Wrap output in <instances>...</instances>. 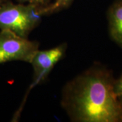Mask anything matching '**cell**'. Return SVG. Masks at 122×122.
Here are the masks:
<instances>
[{"label":"cell","mask_w":122,"mask_h":122,"mask_svg":"<svg viewBox=\"0 0 122 122\" xmlns=\"http://www.w3.org/2000/svg\"><path fill=\"white\" fill-rule=\"evenodd\" d=\"M110 71L94 67L66 86L62 105L74 122H122V104Z\"/></svg>","instance_id":"6da1fadb"},{"label":"cell","mask_w":122,"mask_h":122,"mask_svg":"<svg viewBox=\"0 0 122 122\" xmlns=\"http://www.w3.org/2000/svg\"><path fill=\"white\" fill-rule=\"evenodd\" d=\"M43 7L32 4L23 5L5 2L0 6V28L10 30L19 36L27 38L44 15Z\"/></svg>","instance_id":"7a4b0ae2"},{"label":"cell","mask_w":122,"mask_h":122,"mask_svg":"<svg viewBox=\"0 0 122 122\" xmlns=\"http://www.w3.org/2000/svg\"><path fill=\"white\" fill-rule=\"evenodd\" d=\"M39 50L36 42L30 41L7 30L0 32V64L11 61H22L30 63Z\"/></svg>","instance_id":"3957f363"},{"label":"cell","mask_w":122,"mask_h":122,"mask_svg":"<svg viewBox=\"0 0 122 122\" xmlns=\"http://www.w3.org/2000/svg\"><path fill=\"white\" fill-rule=\"evenodd\" d=\"M66 48L65 44H62L49 50H38L30 62L34 70L32 86L45 80L53 67L63 57Z\"/></svg>","instance_id":"277c9868"},{"label":"cell","mask_w":122,"mask_h":122,"mask_svg":"<svg viewBox=\"0 0 122 122\" xmlns=\"http://www.w3.org/2000/svg\"><path fill=\"white\" fill-rule=\"evenodd\" d=\"M111 37L122 48V0H115L108 12Z\"/></svg>","instance_id":"5b68a950"},{"label":"cell","mask_w":122,"mask_h":122,"mask_svg":"<svg viewBox=\"0 0 122 122\" xmlns=\"http://www.w3.org/2000/svg\"><path fill=\"white\" fill-rule=\"evenodd\" d=\"M72 0H56L55 2L43 7L44 15L49 14L67 7Z\"/></svg>","instance_id":"8992f818"},{"label":"cell","mask_w":122,"mask_h":122,"mask_svg":"<svg viewBox=\"0 0 122 122\" xmlns=\"http://www.w3.org/2000/svg\"><path fill=\"white\" fill-rule=\"evenodd\" d=\"M114 91L119 100H122V75L118 80L114 82Z\"/></svg>","instance_id":"52a82bcc"},{"label":"cell","mask_w":122,"mask_h":122,"mask_svg":"<svg viewBox=\"0 0 122 122\" xmlns=\"http://www.w3.org/2000/svg\"><path fill=\"white\" fill-rule=\"evenodd\" d=\"M20 3L28 2L29 4L35 5L46 6L48 5L50 0H17Z\"/></svg>","instance_id":"ba28073f"},{"label":"cell","mask_w":122,"mask_h":122,"mask_svg":"<svg viewBox=\"0 0 122 122\" xmlns=\"http://www.w3.org/2000/svg\"><path fill=\"white\" fill-rule=\"evenodd\" d=\"M5 2V0H0V6Z\"/></svg>","instance_id":"9c48e42d"},{"label":"cell","mask_w":122,"mask_h":122,"mask_svg":"<svg viewBox=\"0 0 122 122\" xmlns=\"http://www.w3.org/2000/svg\"><path fill=\"white\" fill-rule=\"evenodd\" d=\"M120 102H121V103H122V100H120Z\"/></svg>","instance_id":"30bf717a"}]
</instances>
